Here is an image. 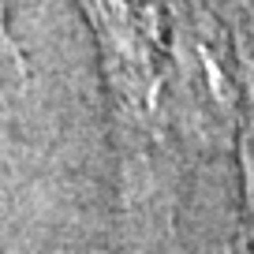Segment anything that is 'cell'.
<instances>
[{"instance_id": "1", "label": "cell", "mask_w": 254, "mask_h": 254, "mask_svg": "<svg viewBox=\"0 0 254 254\" xmlns=\"http://www.w3.org/2000/svg\"><path fill=\"white\" fill-rule=\"evenodd\" d=\"M243 176H247V202H251V213H254V120L243 135Z\"/></svg>"}]
</instances>
